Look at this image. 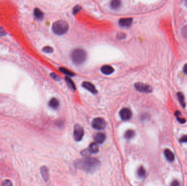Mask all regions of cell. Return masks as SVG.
<instances>
[{
  "label": "cell",
  "instance_id": "obj_14",
  "mask_svg": "<svg viewBox=\"0 0 187 186\" xmlns=\"http://www.w3.org/2000/svg\"><path fill=\"white\" fill-rule=\"evenodd\" d=\"M41 173L44 180L46 182H47L49 179V174H48V171L47 167L42 166L41 168Z\"/></svg>",
  "mask_w": 187,
  "mask_h": 186
},
{
  "label": "cell",
  "instance_id": "obj_13",
  "mask_svg": "<svg viewBox=\"0 0 187 186\" xmlns=\"http://www.w3.org/2000/svg\"><path fill=\"white\" fill-rule=\"evenodd\" d=\"M164 155L166 158L167 160L169 162H173L175 160V155L173 152L169 149H166L164 151Z\"/></svg>",
  "mask_w": 187,
  "mask_h": 186
},
{
  "label": "cell",
  "instance_id": "obj_31",
  "mask_svg": "<svg viewBox=\"0 0 187 186\" xmlns=\"http://www.w3.org/2000/svg\"><path fill=\"white\" fill-rule=\"evenodd\" d=\"M183 72L186 75H187V64L184 65V68H183Z\"/></svg>",
  "mask_w": 187,
  "mask_h": 186
},
{
  "label": "cell",
  "instance_id": "obj_20",
  "mask_svg": "<svg viewBox=\"0 0 187 186\" xmlns=\"http://www.w3.org/2000/svg\"><path fill=\"white\" fill-rule=\"evenodd\" d=\"M34 14L38 19H42L43 17V13L40 9L36 8L34 10Z\"/></svg>",
  "mask_w": 187,
  "mask_h": 186
},
{
  "label": "cell",
  "instance_id": "obj_27",
  "mask_svg": "<svg viewBox=\"0 0 187 186\" xmlns=\"http://www.w3.org/2000/svg\"><path fill=\"white\" fill-rule=\"evenodd\" d=\"M170 186H181L180 183L177 180H173L171 183Z\"/></svg>",
  "mask_w": 187,
  "mask_h": 186
},
{
  "label": "cell",
  "instance_id": "obj_15",
  "mask_svg": "<svg viewBox=\"0 0 187 186\" xmlns=\"http://www.w3.org/2000/svg\"><path fill=\"white\" fill-rule=\"evenodd\" d=\"M49 105L51 108H53V109H56L59 107V102L58 100L56 98H53L50 99L49 103Z\"/></svg>",
  "mask_w": 187,
  "mask_h": 186
},
{
  "label": "cell",
  "instance_id": "obj_11",
  "mask_svg": "<svg viewBox=\"0 0 187 186\" xmlns=\"http://www.w3.org/2000/svg\"><path fill=\"white\" fill-rule=\"evenodd\" d=\"M101 70L102 72V73H103L104 74L106 75H109L111 74L114 72V70L113 68L109 66V65H105L101 68Z\"/></svg>",
  "mask_w": 187,
  "mask_h": 186
},
{
  "label": "cell",
  "instance_id": "obj_21",
  "mask_svg": "<svg viewBox=\"0 0 187 186\" xmlns=\"http://www.w3.org/2000/svg\"><path fill=\"white\" fill-rule=\"evenodd\" d=\"M59 70H60V71H61V72H62V73H64L65 74H66V75L70 76H74V74L72 73V72H71L70 70L66 69V68H63V67H61V68H60V69H59Z\"/></svg>",
  "mask_w": 187,
  "mask_h": 186
},
{
  "label": "cell",
  "instance_id": "obj_4",
  "mask_svg": "<svg viewBox=\"0 0 187 186\" xmlns=\"http://www.w3.org/2000/svg\"><path fill=\"white\" fill-rule=\"evenodd\" d=\"M73 135L74 139L77 141H79L82 139L84 135V129L81 126L78 124L74 126Z\"/></svg>",
  "mask_w": 187,
  "mask_h": 186
},
{
  "label": "cell",
  "instance_id": "obj_32",
  "mask_svg": "<svg viewBox=\"0 0 187 186\" xmlns=\"http://www.w3.org/2000/svg\"><path fill=\"white\" fill-rule=\"evenodd\" d=\"M118 36L119 37V39H122V38H124V36H125V34H124V33H120V35H118Z\"/></svg>",
  "mask_w": 187,
  "mask_h": 186
},
{
  "label": "cell",
  "instance_id": "obj_16",
  "mask_svg": "<svg viewBox=\"0 0 187 186\" xmlns=\"http://www.w3.org/2000/svg\"><path fill=\"white\" fill-rule=\"evenodd\" d=\"M121 2L119 0H113L111 2V7L112 9H117L120 7Z\"/></svg>",
  "mask_w": 187,
  "mask_h": 186
},
{
  "label": "cell",
  "instance_id": "obj_25",
  "mask_svg": "<svg viewBox=\"0 0 187 186\" xmlns=\"http://www.w3.org/2000/svg\"><path fill=\"white\" fill-rule=\"evenodd\" d=\"M2 186H13L11 181L8 180L4 181L2 184Z\"/></svg>",
  "mask_w": 187,
  "mask_h": 186
},
{
  "label": "cell",
  "instance_id": "obj_28",
  "mask_svg": "<svg viewBox=\"0 0 187 186\" xmlns=\"http://www.w3.org/2000/svg\"><path fill=\"white\" fill-rule=\"evenodd\" d=\"M81 9V7L79 6H76L74 8H73V12L74 14H76L77 13L79 12V11Z\"/></svg>",
  "mask_w": 187,
  "mask_h": 186
},
{
  "label": "cell",
  "instance_id": "obj_18",
  "mask_svg": "<svg viewBox=\"0 0 187 186\" xmlns=\"http://www.w3.org/2000/svg\"><path fill=\"white\" fill-rule=\"evenodd\" d=\"M135 135V133L134 131L132 130V129H129L125 133V137L126 139H130L134 137Z\"/></svg>",
  "mask_w": 187,
  "mask_h": 186
},
{
  "label": "cell",
  "instance_id": "obj_17",
  "mask_svg": "<svg viewBox=\"0 0 187 186\" xmlns=\"http://www.w3.org/2000/svg\"><path fill=\"white\" fill-rule=\"evenodd\" d=\"M137 174L139 178H143L145 176L146 170L143 166H140L138 168V171H137Z\"/></svg>",
  "mask_w": 187,
  "mask_h": 186
},
{
  "label": "cell",
  "instance_id": "obj_22",
  "mask_svg": "<svg viewBox=\"0 0 187 186\" xmlns=\"http://www.w3.org/2000/svg\"><path fill=\"white\" fill-rule=\"evenodd\" d=\"M177 97H178V100L180 102V103L182 105L183 107H184L185 105V101H184V97L183 95L181 92H179L177 93Z\"/></svg>",
  "mask_w": 187,
  "mask_h": 186
},
{
  "label": "cell",
  "instance_id": "obj_1",
  "mask_svg": "<svg viewBox=\"0 0 187 186\" xmlns=\"http://www.w3.org/2000/svg\"><path fill=\"white\" fill-rule=\"evenodd\" d=\"M75 166L77 168L89 172H93L99 168L100 162L96 158L88 157L76 160Z\"/></svg>",
  "mask_w": 187,
  "mask_h": 186
},
{
  "label": "cell",
  "instance_id": "obj_29",
  "mask_svg": "<svg viewBox=\"0 0 187 186\" xmlns=\"http://www.w3.org/2000/svg\"><path fill=\"white\" fill-rule=\"evenodd\" d=\"M180 141L181 143H187V135H184L180 139Z\"/></svg>",
  "mask_w": 187,
  "mask_h": 186
},
{
  "label": "cell",
  "instance_id": "obj_33",
  "mask_svg": "<svg viewBox=\"0 0 187 186\" xmlns=\"http://www.w3.org/2000/svg\"><path fill=\"white\" fill-rule=\"evenodd\" d=\"M183 33L184 35H187V27L183 29Z\"/></svg>",
  "mask_w": 187,
  "mask_h": 186
},
{
  "label": "cell",
  "instance_id": "obj_6",
  "mask_svg": "<svg viewBox=\"0 0 187 186\" xmlns=\"http://www.w3.org/2000/svg\"><path fill=\"white\" fill-rule=\"evenodd\" d=\"M135 87L137 90L141 92L144 93H151L152 92L153 89L151 86L145 84L141 82H137L135 84Z\"/></svg>",
  "mask_w": 187,
  "mask_h": 186
},
{
  "label": "cell",
  "instance_id": "obj_19",
  "mask_svg": "<svg viewBox=\"0 0 187 186\" xmlns=\"http://www.w3.org/2000/svg\"><path fill=\"white\" fill-rule=\"evenodd\" d=\"M65 80L66 81L67 84L68 85V86L70 87V88H71L73 90H76V86H75V85L74 84L73 81L68 77H66Z\"/></svg>",
  "mask_w": 187,
  "mask_h": 186
},
{
  "label": "cell",
  "instance_id": "obj_10",
  "mask_svg": "<svg viewBox=\"0 0 187 186\" xmlns=\"http://www.w3.org/2000/svg\"><path fill=\"white\" fill-rule=\"evenodd\" d=\"M82 86L86 88L87 90L90 91L91 93L95 94L97 93V90L96 88L94 86L93 84H92L91 82H83Z\"/></svg>",
  "mask_w": 187,
  "mask_h": 186
},
{
  "label": "cell",
  "instance_id": "obj_26",
  "mask_svg": "<svg viewBox=\"0 0 187 186\" xmlns=\"http://www.w3.org/2000/svg\"><path fill=\"white\" fill-rule=\"evenodd\" d=\"M50 76H51L54 79L56 80H60V77L59 76H58L55 73H51V74H50Z\"/></svg>",
  "mask_w": 187,
  "mask_h": 186
},
{
  "label": "cell",
  "instance_id": "obj_9",
  "mask_svg": "<svg viewBox=\"0 0 187 186\" xmlns=\"http://www.w3.org/2000/svg\"><path fill=\"white\" fill-rule=\"evenodd\" d=\"M132 18H122L119 21V24L121 27H129L132 25Z\"/></svg>",
  "mask_w": 187,
  "mask_h": 186
},
{
  "label": "cell",
  "instance_id": "obj_8",
  "mask_svg": "<svg viewBox=\"0 0 187 186\" xmlns=\"http://www.w3.org/2000/svg\"><path fill=\"white\" fill-rule=\"evenodd\" d=\"M120 116L121 119L126 121L131 119L132 117V112L128 108H123L120 111Z\"/></svg>",
  "mask_w": 187,
  "mask_h": 186
},
{
  "label": "cell",
  "instance_id": "obj_7",
  "mask_svg": "<svg viewBox=\"0 0 187 186\" xmlns=\"http://www.w3.org/2000/svg\"><path fill=\"white\" fill-rule=\"evenodd\" d=\"M99 151V146L97 143H91L90 145L89 146V148L83 150L82 152V153L83 156H88L92 153H95Z\"/></svg>",
  "mask_w": 187,
  "mask_h": 186
},
{
  "label": "cell",
  "instance_id": "obj_30",
  "mask_svg": "<svg viewBox=\"0 0 187 186\" xmlns=\"http://www.w3.org/2000/svg\"><path fill=\"white\" fill-rule=\"evenodd\" d=\"M6 35V32L5 31V29L0 26V36H5Z\"/></svg>",
  "mask_w": 187,
  "mask_h": 186
},
{
  "label": "cell",
  "instance_id": "obj_3",
  "mask_svg": "<svg viewBox=\"0 0 187 186\" xmlns=\"http://www.w3.org/2000/svg\"><path fill=\"white\" fill-rule=\"evenodd\" d=\"M68 29V25L65 21H57L53 24L52 29L56 35H62L67 32Z\"/></svg>",
  "mask_w": 187,
  "mask_h": 186
},
{
  "label": "cell",
  "instance_id": "obj_23",
  "mask_svg": "<svg viewBox=\"0 0 187 186\" xmlns=\"http://www.w3.org/2000/svg\"><path fill=\"white\" fill-rule=\"evenodd\" d=\"M176 116L177 117V119H178V121L180 122V123H184L185 122H186V120L184 118H181V117H180V115H181V113H180V112H179V111H177V112H176L175 113Z\"/></svg>",
  "mask_w": 187,
  "mask_h": 186
},
{
  "label": "cell",
  "instance_id": "obj_24",
  "mask_svg": "<svg viewBox=\"0 0 187 186\" xmlns=\"http://www.w3.org/2000/svg\"><path fill=\"white\" fill-rule=\"evenodd\" d=\"M43 51L46 53H51L53 51V49L52 47L47 46L43 48Z\"/></svg>",
  "mask_w": 187,
  "mask_h": 186
},
{
  "label": "cell",
  "instance_id": "obj_5",
  "mask_svg": "<svg viewBox=\"0 0 187 186\" xmlns=\"http://www.w3.org/2000/svg\"><path fill=\"white\" fill-rule=\"evenodd\" d=\"M92 126L94 128L96 129L101 130L105 128L106 123L105 121L103 119L100 118V117H97L93 119L92 122Z\"/></svg>",
  "mask_w": 187,
  "mask_h": 186
},
{
  "label": "cell",
  "instance_id": "obj_2",
  "mask_svg": "<svg viewBox=\"0 0 187 186\" xmlns=\"http://www.w3.org/2000/svg\"><path fill=\"white\" fill-rule=\"evenodd\" d=\"M87 57V53L84 50L76 49L71 53V59L73 63L76 64H81L84 62Z\"/></svg>",
  "mask_w": 187,
  "mask_h": 186
},
{
  "label": "cell",
  "instance_id": "obj_12",
  "mask_svg": "<svg viewBox=\"0 0 187 186\" xmlns=\"http://www.w3.org/2000/svg\"><path fill=\"white\" fill-rule=\"evenodd\" d=\"M95 141L97 144H102L106 139V135L103 133H98L95 136Z\"/></svg>",
  "mask_w": 187,
  "mask_h": 186
}]
</instances>
